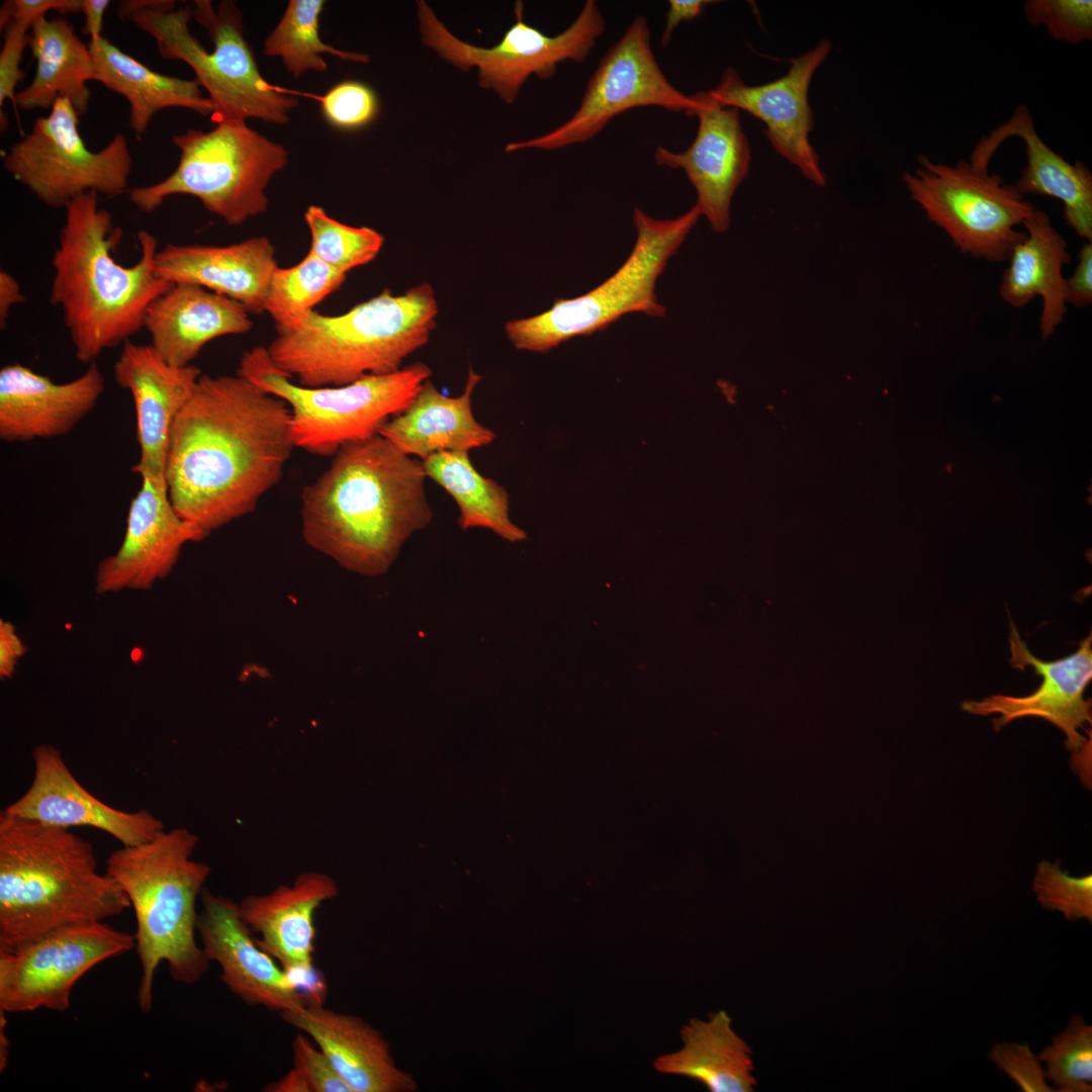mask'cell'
I'll return each instance as SVG.
<instances>
[{"mask_svg":"<svg viewBox=\"0 0 1092 1092\" xmlns=\"http://www.w3.org/2000/svg\"><path fill=\"white\" fill-rule=\"evenodd\" d=\"M290 410L236 375H201L170 434L165 480L177 513L207 534L252 513L295 448Z\"/></svg>","mask_w":1092,"mask_h":1092,"instance_id":"6da1fadb","label":"cell"},{"mask_svg":"<svg viewBox=\"0 0 1092 1092\" xmlns=\"http://www.w3.org/2000/svg\"><path fill=\"white\" fill-rule=\"evenodd\" d=\"M423 461L381 435L348 443L300 494L301 535L313 550L365 576L386 573L433 518Z\"/></svg>","mask_w":1092,"mask_h":1092,"instance_id":"7a4b0ae2","label":"cell"},{"mask_svg":"<svg viewBox=\"0 0 1092 1092\" xmlns=\"http://www.w3.org/2000/svg\"><path fill=\"white\" fill-rule=\"evenodd\" d=\"M53 258L50 301L58 306L75 357L95 362L105 350L130 341L144 328L151 304L170 288L157 273V238L138 233L139 260L124 266L114 257L122 230L98 206V194L78 196L65 208Z\"/></svg>","mask_w":1092,"mask_h":1092,"instance_id":"3957f363","label":"cell"},{"mask_svg":"<svg viewBox=\"0 0 1092 1092\" xmlns=\"http://www.w3.org/2000/svg\"><path fill=\"white\" fill-rule=\"evenodd\" d=\"M130 902L70 829L0 813V948L119 915Z\"/></svg>","mask_w":1092,"mask_h":1092,"instance_id":"277c9868","label":"cell"},{"mask_svg":"<svg viewBox=\"0 0 1092 1092\" xmlns=\"http://www.w3.org/2000/svg\"><path fill=\"white\" fill-rule=\"evenodd\" d=\"M438 311L429 283L399 295L385 289L342 314L313 309L294 328L277 330L266 349L273 364L302 386L344 385L399 370L429 342Z\"/></svg>","mask_w":1092,"mask_h":1092,"instance_id":"5b68a950","label":"cell"},{"mask_svg":"<svg viewBox=\"0 0 1092 1092\" xmlns=\"http://www.w3.org/2000/svg\"><path fill=\"white\" fill-rule=\"evenodd\" d=\"M196 834L184 827L163 830L108 856L106 874L126 894L136 918L135 948L141 964L140 1008L153 1006L154 977L165 962L173 980L193 984L209 961L197 944L196 901L211 869L194 860Z\"/></svg>","mask_w":1092,"mask_h":1092,"instance_id":"8992f818","label":"cell"},{"mask_svg":"<svg viewBox=\"0 0 1092 1092\" xmlns=\"http://www.w3.org/2000/svg\"><path fill=\"white\" fill-rule=\"evenodd\" d=\"M175 5L172 0H125L118 14L152 35L164 59L191 67L214 106V121L288 123L297 99L262 77L236 4L221 1L214 8L209 0H196L193 9Z\"/></svg>","mask_w":1092,"mask_h":1092,"instance_id":"52a82bcc","label":"cell"},{"mask_svg":"<svg viewBox=\"0 0 1092 1092\" xmlns=\"http://www.w3.org/2000/svg\"><path fill=\"white\" fill-rule=\"evenodd\" d=\"M180 151L176 169L165 179L133 187L129 201L152 213L172 195L196 197L210 213L229 225H239L266 211V188L288 162V152L246 125L224 119L209 130L188 128L175 134Z\"/></svg>","mask_w":1092,"mask_h":1092,"instance_id":"ba28073f","label":"cell"},{"mask_svg":"<svg viewBox=\"0 0 1092 1092\" xmlns=\"http://www.w3.org/2000/svg\"><path fill=\"white\" fill-rule=\"evenodd\" d=\"M237 373L288 405L295 448L333 456L348 443L378 435L411 404L432 371L417 362L344 385L307 387L279 370L266 348L255 347L243 354Z\"/></svg>","mask_w":1092,"mask_h":1092,"instance_id":"9c48e42d","label":"cell"},{"mask_svg":"<svg viewBox=\"0 0 1092 1092\" xmlns=\"http://www.w3.org/2000/svg\"><path fill=\"white\" fill-rule=\"evenodd\" d=\"M700 216L696 205L672 219H656L635 207L636 242L621 267L585 294L556 299L546 311L508 322L507 338L519 350L545 353L572 338L602 331L627 313L664 316L665 307L655 293L657 279Z\"/></svg>","mask_w":1092,"mask_h":1092,"instance_id":"30bf717a","label":"cell"},{"mask_svg":"<svg viewBox=\"0 0 1092 1092\" xmlns=\"http://www.w3.org/2000/svg\"><path fill=\"white\" fill-rule=\"evenodd\" d=\"M918 167L902 179L910 198L963 254L989 262L1007 261L1025 233L1017 226L1035 207L998 174L970 161L954 165L918 157Z\"/></svg>","mask_w":1092,"mask_h":1092,"instance_id":"8fae6325","label":"cell"},{"mask_svg":"<svg viewBox=\"0 0 1092 1092\" xmlns=\"http://www.w3.org/2000/svg\"><path fill=\"white\" fill-rule=\"evenodd\" d=\"M72 102L58 98L47 116L3 158L5 170L41 203L65 208L88 192L115 197L129 192L132 158L122 133L100 151L87 148Z\"/></svg>","mask_w":1092,"mask_h":1092,"instance_id":"7c38bea8","label":"cell"},{"mask_svg":"<svg viewBox=\"0 0 1092 1092\" xmlns=\"http://www.w3.org/2000/svg\"><path fill=\"white\" fill-rule=\"evenodd\" d=\"M524 5L516 2V22L492 48L467 43L453 35L424 1H418L420 31L425 46L458 69L478 68L479 85L512 103L531 75L550 79L566 60L582 63L605 32L604 16L594 0L583 4L575 20L561 33L549 36L524 21Z\"/></svg>","mask_w":1092,"mask_h":1092,"instance_id":"4fadbf2b","label":"cell"},{"mask_svg":"<svg viewBox=\"0 0 1092 1092\" xmlns=\"http://www.w3.org/2000/svg\"><path fill=\"white\" fill-rule=\"evenodd\" d=\"M643 106L689 115L696 100L666 78L651 48L648 20L639 15L600 60L572 116L548 133L510 143L506 152L529 148L552 151L585 143L619 114Z\"/></svg>","mask_w":1092,"mask_h":1092,"instance_id":"5bb4252c","label":"cell"},{"mask_svg":"<svg viewBox=\"0 0 1092 1092\" xmlns=\"http://www.w3.org/2000/svg\"><path fill=\"white\" fill-rule=\"evenodd\" d=\"M135 947V935L103 921L67 924L0 948V1010L65 1011L77 981L99 963Z\"/></svg>","mask_w":1092,"mask_h":1092,"instance_id":"9a60e30c","label":"cell"},{"mask_svg":"<svg viewBox=\"0 0 1092 1092\" xmlns=\"http://www.w3.org/2000/svg\"><path fill=\"white\" fill-rule=\"evenodd\" d=\"M832 50L828 39L791 60L782 77L760 85L744 83L739 73L727 68L716 87L707 91L719 104L744 110L760 119L765 135L778 155L795 166L817 186H825L820 158L810 141L814 114L809 89L816 70Z\"/></svg>","mask_w":1092,"mask_h":1092,"instance_id":"2e32d148","label":"cell"},{"mask_svg":"<svg viewBox=\"0 0 1092 1092\" xmlns=\"http://www.w3.org/2000/svg\"><path fill=\"white\" fill-rule=\"evenodd\" d=\"M208 534L175 510L165 477L141 476L131 498L123 540L116 552L102 559L96 570L95 590H150L175 567L183 547Z\"/></svg>","mask_w":1092,"mask_h":1092,"instance_id":"e0dca14e","label":"cell"},{"mask_svg":"<svg viewBox=\"0 0 1092 1092\" xmlns=\"http://www.w3.org/2000/svg\"><path fill=\"white\" fill-rule=\"evenodd\" d=\"M692 95L696 106L689 115L699 120L693 143L679 153L658 146L654 160L659 166L685 171L696 190L695 205L701 215L714 232L724 233L731 222L732 197L749 172L750 146L740 110L719 104L707 91Z\"/></svg>","mask_w":1092,"mask_h":1092,"instance_id":"ac0fdd59","label":"cell"},{"mask_svg":"<svg viewBox=\"0 0 1092 1092\" xmlns=\"http://www.w3.org/2000/svg\"><path fill=\"white\" fill-rule=\"evenodd\" d=\"M197 932L209 962L220 968V980L250 1005L280 1014L298 1012L305 997L281 965L265 951L243 919L239 903L203 889Z\"/></svg>","mask_w":1092,"mask_h":1092,"instance_id":"d6986e66","label":"cell"},{"mask_svg":"<svg viewBox=\"0 0 1092 1092\" xmlns=\"http://www.w3.org/2000/svg\"><path fill=\"white\" fill-rule=\"evenodd\" d=\"M1009 636L1011 664L1021 670L1031 666L1041 676L1038 688L1030 695L1012 697L994 695L982 701H966L962 708L971 714H999L993 720L995 730L1022 717H1040L1060 728L1066 735V745L1074 752L1081 751L1086 738L1080 730L1091 724V699L1084 692L1092 678L1091 633L1079 643L1078 649L1064 658L1045 661L1036 658L1021 639L1010 619Z\"/></svg>","mask_w":1092,"mask_h":1092,"instance_id":"ffe728a7","label":"cell"},{"mask_svg":"<svg viewBox=\"0 0 1092 1092\" xmlns=\"http://www.w3.org/2000/svg\"><path fill=\"white\" fill-rule=\"evenodd\" d=\"M32 758L34 770L29 788L1 812L67 829L96 828L122 845L144 843L165 829L163 822L148 810L122 811L98 800L73 776L55 746H35Z\"/></svg>","mask_w":1092,"mask_h":1092,"instance_id":"44dd1931","label":"cell"},{"mask_svg":"<svg viewBox=\"0 0 1092 1092\" xmlns=\"http://www.w3.org/2000/svg\"><path fill=\"white\" fill-rule=\"evenodd\" d=\"M113 375L133 400L140 448L132 472L165 477L173 423L190 397L199 377L198 367L173 366L151 345L123 344Z\"/></svg>","mask_w":1092,"mask_h":1092,"instance_id":"7402d4cb","label":"cell"},{"mask_svg":"<svg viewBox=\"0 0 1092 1092\" xmlns=\"http://www.w3.org/2000/svg\"><path fill=\"white\" fill-rule=\"evenodd\" d=\"M104 389L96 362L64 383L20 363L7 364L0 369V439L30 442L64 436L94 408Z\"/></svg>","mask_w":1092,"mask_h":1092,"instance_id":"603a6c76","label":"cell"},{"mask_svg":"<svg viewBox=\"0 0 1092 1092\" xmlns=\"http://www.w3.org/2000/svg\"><path fill=\"white\" fill-rule=\"evenodd\" d=\"M155 267L171 284H195L260 313L278 266L269 239L254 237L228 246L168 244L159 249Z\"/></svg>","mask_w":1092,"mask_h":1092,"instance_id":"cb8c5ba5","label":"cell"},{"mask_svg":"<svg viewBox=\"0 0 1092 1092\" xmlns=\"http://www.w3.org/2000/svg\"><path fill=\"white\" fill-rule=\"evenodd\" d=\"M326 1054L352 1092H407L415 1080L394 1063L381 1033L358 1016L308 1004L280 1014Z\"/></svg>","mask_w":1092,"mask_h":1092,"instance_id":"d4e9b609","label":"cell"},{"mask_svg":"<svg viewBox=\"0 0 1092 1092\" xmlns=\"http://www.w3.org/2000/svg\"><path fill=\"white\" fill-rule=\"evenodd\" d=\"M1011 136L1024 142L1027 159L1013 183L1015 188L1024 196L1035 194L1059 199L1067 225L1086 242H1092V173L1081 161L1068 162L1040 139L1025 105H1018L1007 121L981 139L970 163L988 169L997 148Z\"/></svg>","mask_w":1092,"mask_h":1092,"instance_id":"484cf974","label":"cell"},{"mask_svg":"<svg viewBox=\"0 0 1092 1092\" xmlns=\"http://www.w3.org/2000/svg\"><path fill=\"white\" fill-rule=\"evenodd\" d=\"M338 895L328 875L307 872L290 885L251 895L239 902L240 913L259 945L288 973L314 969L316 910Z\"/></svg>","mask_w":1092,"mask_h":1092,"instance_id":"4316f807","label":"cell"},{"mask_svg":"<svg viewBox=\"0 0 1092 1092\" xmlns=\"http://www.w3.org/2000/svg\"><path fill=\"white\" fill-rule=\"evenodd\" d=\"M144 328L169 364L183 367L210 341L248 333L252 322L239 302L204 287L174 283L149 307Z\"/></svg>","mask_w":1092,"mask_h":1092,"instance_id":"83f0119b","label":"cell"},{"mask_svg":"<svg viewBox=\"0 0 1092 1092\" xmlns=\"http://www.w3.org/2000/svg\"><path fill=\"white\" fill-rule=\"evenodd\" d=\"M481 376L472 368L458 396L439 391L428 379L411 404L389 420L379 435L406 455L425 460L443 451H467L490 445L496 434L472 413V394Z\"/></svg>","mask_w":1092,"mask_h":1092,"instance_id":"f1b7e54d","label":"cell"},{"mask_svg":"<svg viewBox=\"0 0 1092 1092\" xmlns=\"http://www.w3.org/2000/svg\"><path fill=\"white\" fill-rule=\"evenodd\" d=\"M1023 226L1025 237L1012 249L999 293L1015 308L1041 297L1039 332L1042 339H1048L1067 312L1063 267L1070 263L1071 255L1045 211L1035 208Z\"/></svg>","mask_w":1092,"mask_h":1092,"instance_id":"f546056e","label":"cell"},{"mask_svg":"<svg viewBox=\"0 0 1092 1092\" xmlns=\"http://www.w3.org/2000/svg\"><path fill=\"white\" fill-rule=\"evenodd\" d=\"M679 1034L682 1046L656 1058L657 1072L698 1081L711 1092L754 1090L751 1049L724 1010L710 1014L708 1020L690 1019Z\"/></svg>","mask_w":1092,"mask_h":1092,"instance_id":"4dcf8cb0","label":"cell"},{"mask_svg":"<svg viewBox=\"0 0 1092 1092\" xmlns=\"http://www.w3.org/2000/svg\"><path fill=\"white\" fill-rule=\"evenodd\" d=\"M28 46L36 61L31 83L16 93L15 107L24 111L51 109L60 97L69 99L78 115L89 107L88 81H95V69L88 44L63 17L36 18L30 27Z\"/></svg>","mask_w":1092,"mask_h":1092,"instance_id":"1f68e13d","label":"cell"},{"mask_svg":"<svg viewBox=\"0 0 1092 1092\" xmlns=\"http://www.w3.org/2000/svg\"><path fill=\"white\" fill-rule=\"evenodd\" d=\"M95 81L123 96L129 104V126L141 138L161 110L181 107L213 115L214 106L199 83L155 72L102 35L90 39Z\"/></svg>","mask_w":1092,"mask_h":1092,"instance_id":"d6a6232c","label":"cell"},{"mask_svg":"<svg viewBox=\"0 0 1092 1092\" xmlns=\"http://www.w3.org/2000/svg\"><path fill=\"white\" fill-rule=\"evenodd\" d=\"M423 464L427 477L455 500L462 530L487 529L509 542L526 539V533L510 518L509 492L474 467L469 452H439L423 460Z\"/></svg>","mask_w":1092,"mask_h":1092,"instance_id":"836d02e7","label":"cell"},{"mask_svg":"<svg viewBox=\"0 0 1092 1092\" xmlns=\"http://www.w3.org/2000/svg\"><path fill=\"white\" fill-rule=\"evenodd\" d=\"M324 0H290L279 22L264 42V54L279 57L294 78L306 72H325L323 54L343 61L368 63L366 54L345 52L324 42L320 35V17Z\"/></svg>","mask_w":1092,"mask_h":1092,"instance_id":"e575fe53","label":"cell"},{"mask_svg":"<svg viewBox=\"0 0 1092 1092\" xmlns=\"http://www.w3.org/2000/svg\"><path fill=\"white\" fill-rule=\"evenodd\" d=\"M345 279L346 274L307 253L296 265L275 269L264 311L273 318L277 330L294 328L318 302L337 290Z\"/></svg>","mask_w":1092,"mask_h":1092,"instance_id":"d590c367","label":"cell"},{"mask_svg":"<svg viewBox=\"0 0 1092 1092\" xmlns=\"http://www.w3.org/2000/svg\"><path fill=\"white\" fill-rule=\"evenodd\" d=\"M304 220L310 234L308 253L343 274L372 261L384 242L377 231L345 224L317 205L307 207Z\"/></svg>","mask_w":1092,"mask_h":1092,"instance_id":"8d00e7d4","label":"cell"},{"mask_svg":"<svg viewBox=\"0 0 1092 1092\" xmlns=\"http://www.w3.org/2000/svg\"><path fill=\"white\" fill-rule=\"evenodd\" d=\"M1037 1059L1046 1064L1045 1079L1058 1087L1057 1091H1092V1026L1082 1016L1074 1015Z\"/></svg>","mask_w":1092,"mask_h":1092,"instance_id":"74e56055","label":"cell"},{"mask_svg":"<svg viewBox=\"0 0 1092 1092\" xmlns=\"http://www.w3.org/2000/svg\"><path fill=\"white\" fill-rule=\"evenodd\" d=\"M1033 891L1041 905L1057 910L1069 920L1092 921V876L1071 877L1059 863L1041 861L1034 876Z\"/></svg>","mask_w":1092,"mask_h":1092,"instance_id":"f35d334b","label":"cell"},{"mask_svg":"<svg viewBox=\"0 0 1092 1092\" xmlns=\"http://www.w3.org/2000/svg\"><path fill=\"white\" fill-rule=\"evenodd\" d=\"M1023 11L1030 25H1043L1056 40L1080 44L1092 39L1090 0H1028Z\"/></svg>","mask_w":1092,"mask_h":1092,"instance_id":"ab89813d","label":"cell"},{"mask_svg":"<svg viewBox=\"0 0 1092 1092\" xmlns=\"http://www.w3.org/2000/svg\"><path fill=\"white\" fill-rule=\"evenodd\" d=\"M321 111L327 122L341 130H357L370 124L379 111L375 91L357 80L332 86L321 98Z\"/></svg>","mask_w":1092,"mask_h":1092,"instance_id":"60d3db41","label":"cell"},{"mask_svg":"<svg viewBox=\"0 0 1092 1092\" xmlns=\"http://www.w3.org/2000/svg\"><path fill=\"white\" fill-rule=\"evenodd\" d=\"M292 1068L305 1081L309 1092H352L326 1054L305 1033L299 1031L292 1042Z\"/></svg>","mask_w":1092,"mask_h":1092,"instance_id":"b9f144b4","label":"cell"},{"mask_svg":"<svg viewBox=\"0 0 1092 1092\" xmlns=\"http://www.w3.org/2000/svg\"><path fill=\"white\" fill-rule=\"evenodd\" d=\"M989 1059L1005 1072L1024 1092H1052L1045 1082L1039 1060L1033 1056L1028 1044L1002 1042L994 1044Z\"/></svg>","mask_w":1092,"mask_h":1092,"instance_id":"7bdbcfd3","label":"cell"},{"mask_svg":"<svg viewBox=\"0 0 1092 1092\" xmlns=\"http://www.w3.org/2000/svg\"><path fill=\"white\" fill-rule=\"evenodd\" d=\"M32 20L11 19L4 27V42L0 52V107L10 99L15 106V88L23 79L20 69L22 55L28 46Z\"/></svg>","mask_w":1092,"mask_h":1092,"instance_id":"ee69618b","label":"cell"},{"mask_svg":"<svg viewBox=\"0 0 1092 1092\" xmlns=\"http://www.w3.org/2000/svg\"><path fill=\"white\" fill-rule=\"evenodd\" d=\"M50 10L61 14L81 13L82 0H9L2 5L0 27L3 29L11 19L34 21Z\"/></svg>","mask_w":1092,"mask_h":1092,"instance_id":"f6af8a7d","label":"cell"},{"mask_svg":"<svg viewBox=\"0 0 1092 1092\" xmlns=\"http://www.w3.org/2000/svg\"><path fill=\"white\" fill-rule=\"evenodd\" d=\"M1078 258L1073 275L1065 281V298L1067 303L1085 307L1092 302V242L1082 246Z\"/></svg>","mask_w":1092,"mask_h":1092,"instance_id":"bcb514c9","label":"cell"},{"mask_svg":"<svg viewBox=\"0 0 1092 1092\" xmlns=\"http://www.w3.org/2000/svg\"><path fill=\"white\" fill-rule=\"evenodd\" d=\"M26 645L16 632L15 626L0 620V679L10 678L20 658L27 652Z\"/></svg>","mask_w":1092,"mask_h":1092,"instance_id":"7dc6e473","label":"cell"},{"mask_svg":"<svg viewBox=\"0 0 1092 1092\" xmlns=\"http://www.w3.org/2000/svg\"><path fill=\"white\" fill-rule=\"evenodd\" d=\"M714 3L710 0H669L668 10L662 34L660 37L661 48H666L670 42L674 29L682 21H692L703 11L704 7Z\"/></svg>","mask_w":1092,"mask_h":1092,"instance_id":"c3c4849f","label":"cell"},{"mask_svg":"<svg viewBox=\"0 0 1092 1092\" xmlns=\"http://www.w3.org/2000/svg\"><path fill=\"white\" fill-rule=\"evenodd\" d=\"M25 297L18 281L6 270L0 271V327L6 328L12 306L24 302Z\"/></svg>","mask_w":1092,"mask_h":1092,"instance_id":"681fc988","label":"cell"},{"mask_svg":"<svg viewBox=\"0 0 1092 1092\" xmlns=\"http://www.w3.org/2000/svg\"><path fill=\"white\" fill-rule=\"evenodd\" d=\"M108 0H82V11L85 23L82 32L90 36V39L101 36L104 13L109 6Z\"/></svg>","mask_w":1092,"mask_h":1092,"instance_id":"f907efd6","label":"cell"},{"mask_svg":"<svg viewBox=\"0 0 1092 1092\" xmlns=\"http://www.w3.org/2000/svg\"><path fill=\"white\" fill-rule=\"evenodd\" d=\"M265 1091L269 1092H309V1089L297 1073V1071L291 1068L282 1078L270 1083Z\"/></svg>","mask_w":1092,"mask_h":1092,"instance_id":"816d5d0a","label":"cell"},{"mask_svg":"<svg viewBox=\"0 0 1092 1092\" xmlns=\"http://www.w3.org/2000/svg\"><path fill=\"white\" fill-rule=\"evenodd\" d=\"M4 1011L0 1010V1070L3 1071L7 1065L8 1058V1038L5 1033L6 1019Z\"/></svg>","mask_w":1092,"mask_h":1092,"instance_id":"f5cc1de1","label":"cell"}]
</instances>
